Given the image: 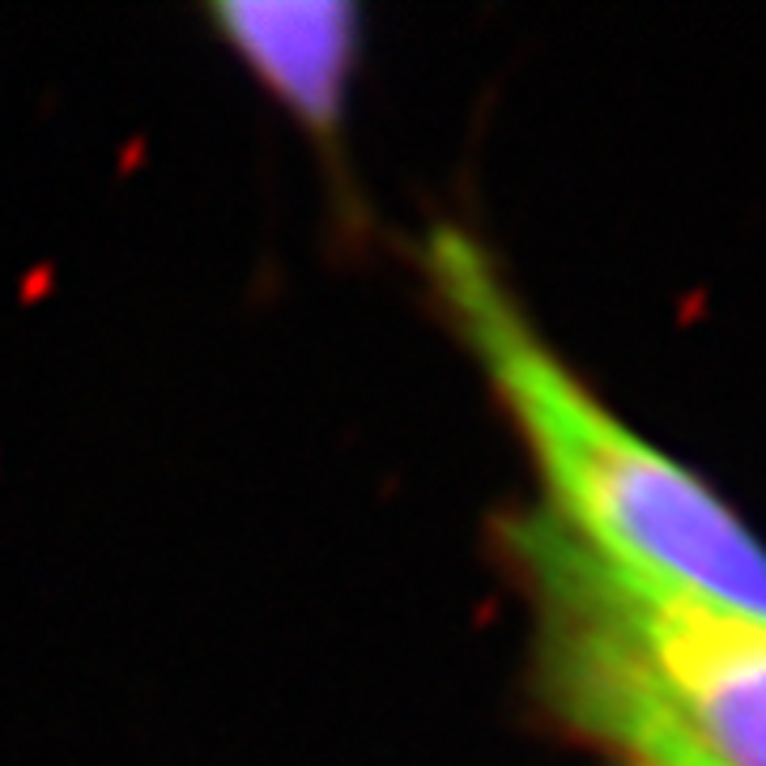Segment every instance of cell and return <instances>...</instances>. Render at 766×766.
<instances>
[{
    "label": "cell",
    "mask_w": 766,
    "mask_h": 766,
    "mask_svg": "<svg viewBox=\"0 0 766 766\" xmlns=\"http://www.w3.org/2000/svg\"><path fill=\"white\" fill-rule=\"evenodd\" d=\"M426 269L541 473L545 515L613 571L766 617L763 537L574 375L478 239L456 226L435 230Z\"/></svg>",
    "instance_id": "cell-1"
},
{
    "label": "cell",
    "mask_w": 766,
    "mask_h": 766,
    "mask_svg": "<svg viewBox=\"0 0 766 766\" xmlns=\"http://www.w3.org/2000/svg\"><path fill=\"white\" fill-rule=\"evenodd\" d=\"M511 558L554 720L631 766H766V617L613 571L545 511Z\"/></svg>",
    "instance_id": "cell-2"
},
{
    "label": "cell",
    "mask_w": 766,
    "mask_h": 766,
    "mask_svg": "<svg viewBox=\"0 0 766 766\" xmlns=\"http://www.w3.org/2000/svg\"><path fill=\"white\" fill-rule=\"evenodd\" d=\"M218 34L234 56L264 81V90L286 107L319 141H332L346 120L353 68H358V9L337 0L311 4H264L230 0L214 9Z\"/></svg>",
    "instance_id": "cell-3"
}]
</instances>
